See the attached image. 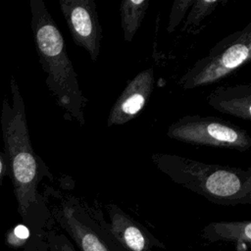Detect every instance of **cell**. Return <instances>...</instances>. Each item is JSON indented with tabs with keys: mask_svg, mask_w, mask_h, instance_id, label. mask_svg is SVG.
Masks as SVG:
<instances>
[{
	"mask_svg": "<svg viewBox=\"0 0 251 251\" xmlns=\"http://www.w3.org/2000/svg\"><path fill=\"white\" fill-rule=\"evenodd\" d=\"M10 89L11 101L8 98L3 100L0 117L7 176L12 181L18 212L25 226L34 236H40L47 209L38 192V185L44 177L52 180L53 176L32 148L24 98L13 75Z\"/></svg>",
	"mask_w": 251,
	"mask_h": 251,
	"instance_id": "6da1fadb",
	"label": "cell"
},
{
	"mask_svg": "<svg viewBox=\"0 0 251 251\" xmlns=\"http://www.w3.org/2000/svg\"><path fill=\"white\" fill-rule=\"evenodd\" d=\"M30 26L45 82L65 117L84 126L87 98L83 95L77 74L69 58L65 38L42 0H30Z\"/></svg>",
	"mask_w": 251,
	"mask_h": 251,
	"instance_id": "7a4b0ae2",
	"label": "cell"
},
{
	"mask_svg": "<svg viewBox=\"0 0 251 251\" xmlns=\"http://www.w3.org/2000/svg\"><path fill=\"white\" fill-rule=\"evenodd\" d=\"M151 160L173 182L225 206L251 204V169L207 164L183 156L154 153Z\"/></svg>",
	"mask_w": 251,
	"mask_h": 251,
	"instance_id": "3957f363",
	"label": "cell"
},
{
	"mask_svg": "<svg viewBox=\"0 0 251 251\" xmlns=\"http://www.w3.org/2000/svg\"><path fill=\"white\" fill-rule=\"evenodd\" d=\"M251 60V23L217 42L178 79L183 89L208 86L229 76Z\"/></svg>",
	"mask_w": 251,
	"mask_h": 251,
	"instance_id": "277c9868",
	"label": "cell"
},
{
	"mask_svg": "<svg viewBox=\"0 0 251 251\" xmlns=\"http://www.w3.org/2000/svg\"><path fill=\"white\" fill-rule=\"evenodd\" d=\"M52 215L79 251H126L110 231L108 223L75 196H66Z\"/></svg>",
	"mask_w": 251,
	"mask_h": 251,
	"instance_id": "5b68a950",
	"label": "cell"
},
{
	"mask_svg": "<svg viewBox=\"0 0 251 251\" xmlns=\"http://www.w3.org/2000/svg\"><path fill=\"white\" fill-rule=\"evenodd\" d=\"M167 135L191 145L239 152H245L251 147V136L246 129L230 121L214 116H183L170 125Z\"/></svg>",
	"mask_w": 251,
	"mask_h": 251,
	"instance_id": "8992f818",
	"label": "cell"
},
{
	"mask_svg": "<svg viewBox=\"0 0 251 251\" xmlns=\"http://www.w3.org/2000/svg\"><path fill=\"white\" fill-rule=\"evenodd\" d=\"M60 10L74 43L84 49L92 62L99 56L103 29L94 0H60Z\"/></svg>",
	"mask_w": 251,
	"mask_h": 251,
	"instance_id": "52a82bcc",
	"label": "cell"
},
{
	"mask_svg": "<svg viewBox=\"0 0 251 251\" xmlns=\"http://www.w3.org/2000/svg\"><path fill=\"white\" fill-rule=\"evenodd\" d=\"M153 68L139 72L124 88L110 109L107 126H122L135 117L144 109L154 88Z\"/></svg>",
	"mask_w": 251,
	"mask_h": 251,
	"instance_id": "ba28073f",
	"label": "cell"
},
{
	"mask_svg": "<svg viewBox=\"0 0 251 251\" xmlns=\"http://www.w3.org/2000/svg\"><path fill=\"white\" fill-rule=\"evenodd\" d=\"M110 223V231L126 251H151L154 248H165L146 227L124 212L115 204L106 206Z\"/></svg>",
	"mask_w": 251,
	"mask_h": 251,
	"instance_id": "9c48e42d",
	"label": "cell"
},
{
	"mask_svg": "<svg viewBox=\"0 0 251 251\" xmlns=\"http://www.w3.org/2000/svg\"><path fill=\"white\" fill-rule=\"evenodd\" d=\"M207 103L220 113L244 121L251 120V84L222 85L206 98Z\"/></svg>",
	"mask_w": 251,
	"mask_h": 251,
	"instance_id": "30bf717a",
	"label": "cell"
},
{
	"mask_svg": "<svg viewBox=\"0 0 251 251\" xmlns=\"http://www.w3.org/2000/svg\"><path fill=\"white\" fill-rule=\"evenodd\" d=\"M204 239L211 242L218 240L236 242L243 247L245 243L251 242V222L233 221V222H214L210 223L202 229Z\"/></svg>",
	"mask_w": 251,
	"mask_h": 251,
	"instance_id": "8fae6325",
	"label": "cell"
},
{
	"mask_svg": "<svg viewBox=\"0 0 251 251\" xmlns=\"http://www.w3.org/2000/svg\"><path fill=\"white\" fill-rule=\"evenodd\" d=\"M149 3V0H123L121 2V25L125 41L131 42L133 40L145 18Z\"/></svg>",
	"mask_w": 251,
	"mask_h": 251,
	"instance_id": "7c38bea8",
	"label": "cell"
},
{
	"mask_svg": "<svg viewBox=\"0 0 251 251\" xmlns=\"http://www.w3.org/2000/svg\"><path fill=\"white\" fill-rule=\"evenodd\" d=\"M222 1L218 0H195L186 15L181 30L187 33L196 34L202 22L218 8Z\"/></svg>",
	"mask_w": 251,
	"mask_h": 251,
	"instance_id": "4fadbf2b",
	"label": "cell"
},
{
	"mask_svg": "<svg viewBox=\"0 0 251 251\" xmlns=\"http://www.w3.org/2000/svg\"><path fill=\"white\" fill-rule=\"evenodd\" d=\"M195 0H175L169 15V23L167 26L168 33H173L179 25L181 21L186 17L187 12L193 5Z\"/></svg>",
	"mask_w": 251,
	"mask_h": 251,
	"instance_id": "5bb4252c",
	"label": "cell"
},
{
	"mask_svg": "<svg viewBox=\"0 0 251 251\" xmlns=\"http://www.w3.org/2000/svg\"><path fill=\"white\" fill-rule=\"evenodd\" d=\"M47 246L50 251H76L70 239L64 234L48 230L45 234Z\"/></svg>",
	"mask_w": 251,
	"mask_h": 251,
	"instance_id": "9a60e30c",
	"label": "cell"
},
{
	"mask_svg": "<svg viewBox=\"0 0 251 251\" xmlns=\"http://www.w3.org/2000/svg\"><path fill=\"white\" fill-rule=\"evenodd\" d=\"M6 176H7V159L4 152L0 150V186Z\"/></svg>",
	"mask_w": 251,
	"mask_h": 251,
	"instance_id": "2e32d148",
	"label": "cell"
}]
</instances>
